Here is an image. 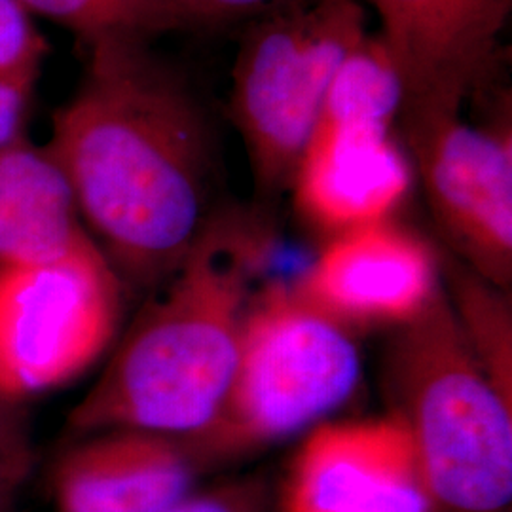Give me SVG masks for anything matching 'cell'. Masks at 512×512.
<instances>
[{"mask_svg":"<svg viewBox=\"0 0 512 512\" xmlns=\"http://www.w3.org/2000/svg\"><path fill=\"white\" fill-rule=\"evenodd\" d=\"M84 50L78 88L55 110L44 147L126 289L150 294L217 209L215 131L194 86L154 42L112 38Z\"/></svg>","mask_w":512,"mask_h":512,"instance_id":"6da1fadb","label":"cell"},{"mask_svg":"<svg viewBox=\"0 0 512 512\" xmlns=\"http://www.w3.org/2000/svg\"><path fill=\"white\" fill-rule=\"evenodd\" d=\"M274 230L262 209H215L181 266L148 294L109 363L65 421L69 439L139 429L194 439L238 365L251 285Z\"/></svg>","mask_w":512,"mask_h":512,"instance_id":"7a4b0ae2","label":"cell"},{"mask_svg":"<svg viewBox=\"0 0 512 512\" xmlns=\"http://www.w3.org/2000/svg\"><path fill=\"white\" fill-rule=\"evenodd\" d=\"M384 380L431 512H511L512 403L476 361L442 289L399 327Z\"/></svg>","mask_w":512,"mask_h":512,"instance_id":"3957f363","label":"cell"},{"mask_svg":"<svg viewBox=\"0 0 512 512\" xmlns=\"http://www.w3.org/2000/svg\"><path fill=\"white\" fill-rule=\"evenodd\" d=\"M348 329L294 287L272 283L245 313L236 372L217 418L188 440L213 469L287 439L346 403L359 382Z\"/></svg>","mask_w":512,"mask_h":512,"instance_id":"277c9868","label":"cell"},{"mask_svg":"<svg viewBox=\"0 0 512 512\" xmlns=\"http://www.w3.org/2000/svg\"><path fill=\"white\" fill-rule=\"evenodd\" d=\"M228 97L260 196L291 188L342 65L365 40L361 0H289L247 19Z\"/></svg>","mask_w":512,"mask_h":512,"instance_id":"5b68a950","label":"cell"},{"mask_svg":"<svg viewBox=\"0 0 512 512\" xmlns=\"http://www.w3.org/2000/svg\"><path fill=\"white\" fill-rule=\"evenodd\" d=\"M128 289L95 245L0 266V395L25 404L86 374L116 340Z\"/></svg>","mask_w":512,"mask_h":512,"instance_id":"8992f818","label":"cell"},{"mask_svg":"<svg viewBox=\"0 0 512 512\" xmlns=\"http://www.w3.org/2000/svg\"><path fill=\"white\" fill-rule=\"evenodd\" d=\"M404 150L454 256L503 291L512 283L511 101L469 124L461 110L403 107Z\"/></svg>","mask_w":512,"mask_h":512,"instance_id":"52a82bcc","label":"cell"},{"mask_svg":"<svg viewBox=\"0 0 512 512\" xmlns=\"http://www.w3.org/2000/svg\"><path fill=\"white\" fill-rule=\"evenodd\" d=\"M380 21L403 107L461 110L494 88L512 0H361Z\"/></svg>","mask_w":512,"mask_h":512,"instance_id":"ba28073f","label":"cell"},{"mask_svg":"<svg viewBox=\"0 0 512 512\" xmlns=\"http://www.w3.org/2000/svg\"><path fill=\"white\" fill-rule=\"evenodd\" d=\"M281 512H431L404 421L325 423L294 456Z\"/></svg>","mask_w":512,"mask_h":512,"instance_id":"9c48e42d","label":"cell"},{"mask_svg":"<svg viewBox=\"0 0 512 512\" xmlns=\"http://www.w3.org/2000/svg\"><path fill=\"white\" fill-rule=\"evenodd\" d=\"M439 258L416 232L393 220L330 238L294 285L342 327H403L439 293Z\"/></svg>","mask_w":512,"mask_h":512,"instance_id":"30bf717a","label":"cell"},{"mask_svg":"<svg viewBox=\"0 0 512 512\" xmlns=\"http://www.w3.org/2000/svg\"><path fill=\"white\" fill-rule=\"evenodd\" d=\"M412 173L393 128L321 114L294 171V205L313 230L336 238L391 219Z\"/></svg>","mask_w":512,"mask_h":512,"instance_id":"8fae6325","label":"cell"},{"mask_svg":"<svg viewBox=\"0 0 512 512\" xmlns=\"http://www.w3.org/2000/svg\"><path fill=\"white\" fill-rule=\"evenodd\" d=\"M211 467L188 440L110 429L71 440L50 471L55 512H160Z\"/></svg>","mask_w":512,"mask_h":512,"instance_id":"7c38bea8","label":"cell"},{"mask_svg":"<svg viewBox=\"0 0 512 512\" xmlns=\"http://www.w3.org/2000/svg\"><path fill=\"white\" fill-rule=\"evenodd\" d=\"M93 243L73 188L29 137L0 154V266H40Z\"/></svg>","mask_w":512,"mask_h":512,"instance_id":"4fadbf2b","label":"cell"},{"mask_svg":"<svg viewBox=\"0 0 512 512\" xmlns=\"http://www.w3.org/2000/svg\"><path fill=\"white\" fill-rule=\"evenodd\" d=\"M446 300L476 361L495 389L512 403L511 291H503L459 262L444 264Z\"/></svg>","mask_w":512,"mask_h":512,"instance_id":"5bb4252c","label":"cell"},{"mask_svg":"<svg viewBox=\"0 0 512 512\" xmlns=\"http://www.w3.org/2000/svg\"><path fill=\"white\" fill-rule=\"evenodd\" d=\"M31 14L50 19L90 48L112 38L156 42L173 31L190 29L177 0H19Z\"/></svg>","mask_w":512,"mask_h":512,"instance_id":"9a60e30c","label":"cell"},{"mask_svg":"<svg viewBox=\"0 0 512 512\" xmlns=\"http://www.w3.org/2000/svg\"><path fill=\"white\" fill-rule=\"evenodd\" d=\"M46 54L33 16L19 0H0V82L35 88Z\"/></svg>","mask_w":512,"mask_h":512,"instance_id":"2e32d148","label":"cell"},{"mask_svg":"<svg viewBox=\"0 0 512 512\" xmlns=\"http://www.w3.org/2000/svg\"><path fill=\"white\" fill-rule=\"evenodd\" d=\"M160 512H281L279 499L260 476L228 482L213 490L188 495Z\"/></svg>","mask_w":512,"mask_h":512,"instance_id":"e0dca14e","label":"cell"},{"mask_svg":"<svg viewBox=\"0 0 512 512\" xmlns=\"http://www.w3.org/2000/svg\"><path fill=\"white\" fill-rule=\"evenodd\" d=\"M0 463L33 469L35 446L25 404L0 395Z\"/></svg>","mask_w":512,"mask_h":512,"instance_id":"ac0fdd59","label":"cell"},{"mask_svg":"<svg viewBox=\"0 0 512 512\" xmlns=\"http://www.w3.org/2000/svg\"><path fill=\"white\" fill-rule=\"evenodd\" d=\"M289 0H190V27L219 29L228 25H243L256 14Z\"/></svg>","mask_w":512,"mask_h":512,"instance_id":"d6986e66","label":"cell"},{"mask_svg":"<svg viewBox=\"0 0 512 512\" xmlns=\"http://www.w3.org/2000/svg\"><path fill=\"white\" fill-rule=\"evenodd\" d=\"M35 88L0 82V154L27 135Z\"/></svg>","mask_w":512,"mask_h":512,"instance_id":"ffe728a7","label":"cell"},{"mask_svg":"<svg viewBox=\"0 0 512 512\" xmlns=\"http://www.w3.org/2000/svg\"><path fill=\"white\" fill-rule=\"evenodd\" d=\"M33 469L0 463V512H19V494Z\"/></svg>","mask_w":512,"mask_h":512,"instance_id":"44dd1931","label":"cell"}]
</instances>
